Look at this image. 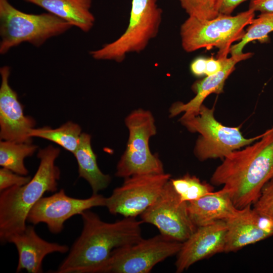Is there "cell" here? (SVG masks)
<instances>
[{"mask_svg":"<svg viewBox=\"0 0 273 273\" xmlns=\"http://www.w3.org/2000/svg\"><path fill=\"white\" fill-rule=\"evenodd\" d=\"M140 215L143 222L156 226L160 234L181 243L197 228L190 218L187 202L180 200L170 179L156 200Z\"/></svg>","mask_w":273,"mask_h":273,"instance_id":"cell-11","label":"cell"},{"mask_svg":"<svg viewBox=\"0 0 273 273\" xmlns=\"http://www.w3.org/2000/svg\"><path fill=\"white\" fill-rule=\"evenodd\" d=\"M182 243L161 234L114 249L93 273H148L168 257L176 255Z\"/></svg>","mask_w":273,"mask_h":273,"instance_id":"cell-9","label":"cell"},{"mask_svg":"<svg viewBox=\"0 0 273 273\" xmlns=\"http://www.w3.org/2000/svg\"><path fill=\"white\" fill-rule=\"evenodd\" d=\"M129 131L126 149L119 160L115 176L127 178L133 175L164 172L157 154L151 153L150 139L157 133L155 119L149 110L139 108L125 118Z\"/></svg>","mask_w":273,"mask_h":273,"instance_id":"cell-7","label":"cell"},{"mask_svg":"<svg viewBox=\"0 0 273 273\" xmlns=\"http://www.w3.org/2000/svg\"><path fill=\"white\" fill-rule=\"evenodd\" d=\"M72 26L51 13L28 14L16 9L9 0H0V53L4 55L25 42L39 47Z\"/></svg>","mask_w":273,"mask_h":273,"instance_id":"cell-5","label":"cell"},{"mask_svg":"<svg viewBox=\"0 0 273 273\" xmlns=\"http://www.w3.org/2000/svg\"><path fill=\"white\" fill-rule=\"evenodd\" d=\"M248 26L241 39L231 47L230 53L231 55L242 54L245 46L252 41H267L269 33L273 31V12L261 13Z\"/></svg>","mask_w":273,"mask_h":273,"instance_id":"cell-23","label":"cell"},{"mask_svg":"<svg viewBox=\"0 0 273 273\" xmlns=\"http://www.w3.org/2000/svg\"><path fill=\"white\" fill-rule=\"evenodd\" d=\"M31 177L18 174L8 168L0 169V191L14 186H21L28 183Z\"/></svg>","mask_w":273,"mask_h":273,"instance_id":"cell-27","label":"cell"},{"mask_svg":"<svg viewBox=\"0 0 273 273\" xmlns=\"http://www.w3.org/2000/svg\"><path fill=\"white\" fill-rule=\"evenodd\" d=\"M207 58L199 57L194 60L190 65V70L195 76L205 75Z\"/></svg>","mask_w":273,"mask_h":273,"instance_id":"cell-30","label":"cell"},{"mask_svg":"<svg viewBox=\"0 0 273 273\" xmlns=\"http://www.w3.org/2000/svg\"><path fill=\"white\" fill-rule=\"evenodd\" d=\"M77 162L79 177L89 184L93 194L106 189L111 182L109 174L103 173L98 167L97 156L91 146V136L81 133L78 147L73 154Z\"/></svg>","mask_w":273,"mask_h":273,"instance_id":"cell-20","label":"cell"},{"mask_svg":"<svg viewBox=\"0 0 273 273\" xmlns=\"http://www.w3.org/2000/svg\"><path fill=\"white\" fill-rule=\"evenodd\" d=\"M171 175L159 174L136 175L124 178L123 184L106 197V205L113 215L135 218L158 198Z\"/></svg>","mask_w":273,"mask_h":273,"instance_id":"cell-10","label":"cell"},{"mask_svg":"<svg viewBox=\"0 0 273 273\" xmlns=\"http://www.w3.org/2000/svg\"><path fill=\"white\" fill-rule=\"evenodd\" d=\"M37 148L32 143H16L1 140L0 165L18 174L27 175L28 171L24 165V159L31 156Z\"/></svg>","mask_w":273,"mask_h":273,"instance_id":"cell-21","label":"cell"},{"mask_svg":"<svg viewBox=\"0 0 273 273\" xmlns=\"http://www.w3.org/2000/svg\"><path fill=\"white\" fill-rule=\"evenodd\" d=\"M251 205L240 209L235 216L225 221L226 224L225 252L236 251L273 235V225Z\"/></svg>","mask_w":273,"mask_h":273,"instance_id":"cell-15","label":"cell"},{"mask_svg":"<svg viewBox=\"0 0 273 273\" xmlns=\"http://www.w3.org/2000/svg\"><path fill=\"white\" fill-rule=\"evenodd\" d=\"M214 111V108L202 105L197 115L179 119L189 131L200 133L194 152L201 161L224 159L231 152L252 144L257 139L245 138L239 127L223 125L215 119Z\"/></svg>","mask_w":273,"mask_h":273,"instance_id":"cell-8","label":"cell"},{"mask_svg":"<svg viewBox=\"0 0 273 273\" xmlns=\"http://www.w3.org/2000/svg\"><path fill=\"white\" fill-rule=\"evenodd\" d=\"M0 138L16 143H32L30 130L35 125L34 119L24 114L17 94L9 84L10 68H1Z\"/></svg>","mask_w":273,"mask_h":273,"instance_id":"cell-13","label":"cell"},{"mask_svg":"<svg viewBox=\"0 0 273 273\" xmlns=\"http://www.w3.org/2000/svg\"><path fill=\"white\" fill-rule=\"evenodd\" d=\"M81 131L78 124L68 121L55 129L49 126L33 128L30 130L29 135L52 141L74 154L79 145Z\"/></svg>","mask_w":273,"mask_h":273,"instance_id":"cell-22","label":"cell"},{"mask_svg":"<svg viewBox=\"0 0 273 273\" xmlns=\"http://www.w3.org/2000/svg\"><path fill=\"white\" fill-rule=\"evenodd\" d=\"M255 11L249 9L235 16L219 14L209 20L189 17L180 28L183 49L191 53L202 48H216L217 59L228 57L233 42L240 41L244 28L254 18Z\"/></svg>","mask_w":273,"mask_h":273,"instance_id":"cell-4","label":"cell"},{"mask_svg":"<svg viewBox=\"0 0 273 273\" xmlns=\"http://www.w3.org/2000/svg\"><path fill=\"white\" fill-rule=\"evenodd\" d=\"M246 1L247 0H217L219 13L231 15L239 5Z\"/></svg>","mask_w":273,"mask_h":273,"instance_id":"cell-28","label":"cell"},{"mask_svg":"<svg viewBox=\"0 0 273 273\" xmlns=\"http://www.w3.org/2000/svg\"><path fill=\"white\" fill-rule=\"evenodd\" d=\"M60 153L52 145L39 149L38 169L30 180L23 186H14L1 192L0 240L7 242L12 235L22 232L26 226L28 214L46 192L57 190L60 170L55 161Z\"/></svg>","mask_w":273,"mask_h":273,"instance_id":"cell-3","label":"cell"},{"mask_svg":"<svg viewBox=\"0 0 273 273\" xmlns=\"http://www.w3.org/2000/svg\"><path fill=\"white\" fill-rule=\"evenodd\" d=\"M80 215L83 222L81 233L55 272L93 273L114 249L143 239V222L135 218L124 217L114 222H107L89 209Z\"/></svg>","mask_w":273,"mask_h":273,"instance_id":"cell-2","label":"cell"},{"mask_svg":"<svg viewBox=\"0 0 273 273\" xmlns=\"http://www.w3.org/2000/svg\"><path fill=\"white\" fill-rule=\"evenodd\" d=\"M158 0H132L128 26L115 40L89 52L97 60L121 63L127 55L140 53L157 35L162 19Z\"/></svg>","mask_w":273,"mask_h":273,"instance_id":"cell-6","label":"cell"},{"mask_svg":"<svg viewBox=\"0 0 273 273\" xmlns=\"http://www.w3.org/2000/svg\"><path fill=\"white\" fill-rule=\"evenodd\" d=\"M251 53H243L240 55H231L222 61V67L217 73L207 76L203 79L195 82L192 89L196 96L188 103L177 102L173 104L169 109V116L173 117L181 113V117L193 116L199 113L200 107L205 99L211 94L222 92L226 79L234 70L236 65L243 60L251 58Z\"/></svg>","mask_w":273,"mask_h":273,"instance_id":"cell-17","label":"cell"},{"mask_svg":"<svg viewBox=\"0 0 273 273\" xmlns=\"http://www.w3.org/2000/svg\"><path fill=\"white\" fill-rule=\"evenodd\" d=\"M187 208L190 218L196 228L218 220L226 221L237 215L240 210L228 193L222 189L187 202Z\"/></svg>","mask_w":273,"mask_h":273,"instance_id":"cell-18","label":"cell"},{"mask_svg":"<svg viewBox=\"0 0 273 273\" xmlns=\"http://www.w3.org/2000/svg\"><path fill=\"white\" fill-rule=\"evenodd\" d=\"M251 144L226 156L210 180L212 185L223 186L239 209L252 205L273 179V127Z\"/></svg>","mask_w":273,"mask_h":273,"instance_id":"cell-1","label":"cell"},{"mask_svg":"<svg viewBox=\"0 0 273 273\" xmlns=\"http://www.w3.org/2000/svg\"><path fill=\"white\" fill-rule=\"evenodd\" d=\"M45 9L72 26L87 32L95 18L90 9L92 0H24Z\"/></svg>","mask_w":273,"mask_h":273,"instance_id":"cell-19","label":"cell"},{"mask_svg":"<svg viewBox=\"0 0 273 273\" xmlns=\"http://www.w3.org/2000/svg\"><path fill=\"white\" fill-rule=\"evenodd\" d=\"M170 181L182 201L196 200L214 191L212 186L189 174L176 178H170Z\"/></svg>","mask_w":273,"mask_h":273,"instance_id":"cell-24","label":"cell"},{"mask_svg":"<svg viewBox=\"0 0 273 273\" xmlns=\"http://www.w3.org/2000/svg\"><path fill=\"white\" fill-rule=\"evenodd\" d=\"M249 9L261 13L273 12V0H251Z\"/></svg>","mask_w":273,"mask_h":273,"instance_id":"cell-29","label":"cell"},{"mask_svg":"<svg viewBox=\"0 0 273 273\" xmlns=\"http://www.w3.org/2000/svg\"><path fill=\"white\" fill-rule=\"evenodd\" d=\"M253 204V208L273 225V179L264 186L259 197Z\"/></svg>","mask_w":273,"mask_h":273,"instance_id":"cell-26","label":"cell"},{"mask_svg":"<svg viewBox=\"0 0 273 273\" xmlns=\"http://www.w3.org/2000/svg\"><path fill=\"white\" fill-rule=\"evenodd\" d=\"M223 60L212 57L207 58L205 75L210 76L219 72L222 67Z\"/></svg>","mask_w":273,"mask_h":273,"instance_id":"cell-31","label":"cell"},{"mask_svg":"<svg viewBox=\"0 0 273 273\" xmlns=\"http://www.w3.org/2000/svg\"><path fill=\"white\" fill-rule=\"evenodd\" d=\"M226 233V224L224 220L197 227L182 243L176 254V272L181 273L200 260L224 252Z\"/></svg>","mask_w":273,"mask_h":273,"instance_id":"cell-14","label":"cell"},{"mask_svg":"<svg viewBox=\"0 0 273 273\" xmlns=\"http://www.w3.org/2000/svg\"><path fill=\"white\" fill-rule=\"evenodd\" d=\"M181 7L188 14L200 20H209L219 14L217 0H179Z\"/></svg>","mask_w":273,"mask_h":273,"instance_id":"cell-25","label":"cell"},{"mask_svg":"<svg viewBox=\"0 0 273 273\" xmlns=\"http://www.w3.org/2000/svg\"><path fill=\"white\" fill-rule=\"evenodd\" d=\"M7 242L13 244L17 250V272L23 270L29 273L42 272L45 256L54 252L65 253L69 251L67 245L50 242L40 238L32 225H26L22 232L12 235Z\"/></svg>","mask_w":273,"mask_h":273,"instance_id":"cell-16","label":"cell"},{"mask_svg":"<svg viewBox=\"0 0 273 273\" xmlns=\"http://www.w3.org/2000/svg\"><path fill=\"white\" fill-rule=\"evenodd\" d=\"M105 205L106 197L99 194L79 199L68 196L62 189L50 196L41 198L30 210L27 221L33 224L44 223L52 233L57 234L62 231L65 222L73 216Z\"/></svg>","mask_w":273,"mask_h":273,"instance_id":"cell-12","label":"cell"}]
</instances>
